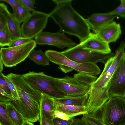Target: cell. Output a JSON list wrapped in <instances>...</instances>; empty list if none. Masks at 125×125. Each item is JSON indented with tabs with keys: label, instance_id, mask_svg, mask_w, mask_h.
Here are the masks:
<instances>
[{
	"label": "cell",
	"instance_id": "cell-10",
	"mask_svg": "<svg viewBox=\"0 0 125 125\" xmlns=\"http://www.w3.org/2000/svg\"><path fill=\"white\" fill-rule=\"evenodd\" d=\"M48 14L35 10L32 12L21 27L22 36L32 39L42 32L47 23Z\"/></svg>",
	"mask_w": 125,
	"mask_h": 125
},
{
	"label": "cell",
	"instance_id": "cell-39",
	"mask_svg": "<svg viewBox=\"0 0 125 125\" xmlns=\"http://www.w3.org/2000/svg\"><path fill=\"white\" fill-rule=\"evenodd\" d=\"M56 5L65 2L72 1V0H52Z\"/></svg>",
	"mask_w": 125,
	"mask_h": 125
},
{
	"label": "cell",
	"instance_id": "cell-8",
	"mask_svg": "<svg viewBox=\"0 0 125 125\" xmlns=\"http://www.w3.org/2000/svg\"><path fill=\"white\" fill-rule=\"evenodd\" d=\"M54 83L56 87L65 96L75 97L89 94L91 86L81 81L76 74L73 77L67 75L62 78H55Z\"/></svg>",
	"mask_w": 125,
	"mask_h": 125
},
{
	"label": "cell",
	"instance_id": "cell-44",
	"mask_svg": "<svg viewBox=\"0 0 125 125\" xmlns=\"http://www.w3.org/2000/svg\"></svg>",
	"mask_w": 125,
	"mask_h": 125
},
{
	"label": "cell",
	"instance_id": "cell-33",
	"mask_svg": "<svg viewBox=\"0 0 125 125\" xmlns=\"http://www.w3.org/2000/svg\"><path fill=\"white\" fill-rule=\"evenodd\" d=\"M54 125H71L73 121L72 118L70 120L66 121L58 118L54 117L53 120Z\"/></svg>",
	"mask_w": 125,
	"mask_h": 125
},
{
	"label": "cell",
	"instance_id": "cell-30",
	"mask_svg": "<svg viewBox=\"0 0 125 125\" xmlns=\"http://www.w3.org/2000/svg\"><path fill=\"white\" fill-rule=\"evenodd\" d=\"M3 75L2 72H0V88L9 94L11 95L10 91L7 83Z\"/></svg>",
	"mask_w": 125,
	"mask_h": 125
},
{
	"label": "cell",
	"instance_id": "cell-6",
	"mask_svg": "<svg viewBox=\"0 0 125 125\" xmlns=\"http://www.w3.org/2000/svg\"><path fill=\"white\" fill-rule=\"evenodd\" d=\"M61 53L69 59L80 63H90L96 64L101 62L104 64L114 54L93 51L83 48L79 43L68 48Z\"/></svg>",
	"mask_w": 125,
	"mask_h": 125
},
{
	"label": "cell",
	"instance_id": "cell-41",
	"mask_svg": "<svg viewBox=\"0 0 125 125\" xmlns=\"http://www.w3.org/2000/svg\"><path fill=\"white\" fill-rule=\"evenodd\" d=\"M0 72H2L3 69V64L1 60L0 59Z\"/></svg>",
	"mask_w": 125,
	"mask_h": 125
},
{
	"label": "cell",
	"instance_id": "cell-27",
	"mask_svg": "<svg viewBox=\"0 0 125 125\" xmlns=\"http://www.w3.org/2000/svg\"><path fill=\"white\" fill-rule=\"evenodd\" d=\"M119 5L112 11L107 13L108 14L115 15H119L125 18V0H120Z\"/></svg>",
	"mask_w": 125,
	"mask_h": 125
},
{
	"label": "cell",
	"instance_id": "cell-35",
	"mask_svg": "<svg viewBox=\"0 0 125 125\" xmlns=\"http://www.w3.org/2000/svg\"><path fill=\"white\" fill-rule=\"evenodd\" d=\"M53 119L47 118L40 115V125H54Z\"/></svg>",
	"mask_w": 125,
	"mask_h": 125
},
{
	"label": "cell",
	"instance_id": "cell-26",
	"mask_svg": "<svg viewBox=\"0 0 125 125\" xmlns=\"http://www.w3.org/2000/svg\"><path fill=\"white\" fill-rule=\"evenodd\" d=\"M81 118L87 125H106L100 119L93 117L87 115H83Z\"/></svg>",
	"mask_w": 125,
	"mask_h": 125
},
{
	"label": "cell",
	"instance_id": "cell-11",
	"mask_svg": "<svg viewBox=\"0 0 125 125\" xmlns=\"http://www.w3.org/2000/svg\"><path fill=\"white\" fill-rule=\"evenodd\" d=\"M107 93L109 99L115 97H123L125 95V60L124 57L110 81Z\"/></svg>",
	"mask_w": 125,
	"mask_h": 125
},
{
	"label": "cell",
	"instance_id": "cell-40",
	"mask_svg": "<svg viewBox=\"0 0 125 125\" xmlns=\"http://www.w3.org/2000/svg\"><path fill=\"white\" fill-rule=\"evenodd\" d=\"M32 123L25 120L22 125H34Z\"/></svg>",
	"mask_w": 125,
	"mask_h": 125
},
{
	"label": "cell",
	"instance_id": "cell-2",
	"mask_svg": "<svg viewBox=\"0 0 125 125\" xmlns=\"http://www.w3.org/2000/svg\"><path fill=\"white\" fill-rule=\"evenodd\" d=\"M72 1L56 5L48 14L58 25L60 31L77 37L81 42L92 32L86 19L73 9Z\"/></svg>",
	"mask_w": 125,
	"mask_h": 125
},
{
	"label": "cell",
	"instance_id": "cell-23",
	"mask_svg": "<svg viewBox=\"0 0 125 125\" xmlns=\"http://www.w3.org/2000/svg\"><path fill=\"white\" fill-rule=\"evenodd\" d=\"M9 103L0 102V125H14L5 111L6 105Z\"/></svg>",
	"mask_w": 125,
	"mask_h": 125
},
{
	"label": "cell",
	"instance_id": "cell-12",
	"mask_svg": "<svg viewBox=\"0 0 125 125\" xmlns=\"http://www.w3.org/2000/svg\"><path fill=\"white\" fill-rule=\"evenodd\" d=\"M36 44L39 45L53 46L61 49L73 47L76 43L68 38L63 32L53 33L42 31L35 37Z\"/></svg>",
	"mask_w": 125,
	"mask_h": 125
},
{
	"label": "cell",
	"instance_id": "cell-14",
	"mask_svg": "<svg viewBox=\"0 0 125 125\" xmlns=\"http://www.w3.org/2000/svg\"><path fill=\"white\" fill-rule=\"evenodd\" d=\"M80 44L83 48L88 50L106 53L111 52L109 44L102 40L94 32Z\"/></svg>",
	"mask_w": 125,
	"mask_h": 125
},
{
	"label": "cell",
	"instance_id": "cell-18",
	"mask_svg": "<svg viewBox=\"0 0 125 125\" xmlns=\"http://www.w3.org/2000/svg\"><path fill=\"white\" fill-rule=\"evenodd\" d=\"M54 103L55 110L63 112L71 118L87 114L86 106L78 107L60 104L54 101Z\"/></svg>",
	"mask_w": 125,
	"mask_h": 125
},
{
	"label": "cell",
	"instance_id": "cell-28",
	"mask_svg": "<svg viewBox=\"0 0 125 125\" xmlns=\"http://www.w3.org/2000/svg\"><path fill=\"white\" fill-rule=\"evenodd\" d=\"M32 40V39L22 36L12 40L8 47H11L21 45L26 43Z\"/></svg>",
	"mask_w": 125,
	"mask_h": 125
},
{
	"label": "cell",
	"instance_id": "cell-22",
	"mask_svg": "<svg viewBox=\"0 0 125 125\" xmlns=\"http://www.w3.org/2000/svg\"><path fill=\"white\" fill-rule=\"evenodd\" d=\"M31 11L22 4L13 13L15 18L21 24L30 16L31 14Z\"/></svg>",
	"mask_w": 125,
	"mask_h": 125
},
{
	"label": "cell",
	"instance_id": "cell-36",
	"mask_svg": "<svg viewBox=\"0 0 125 125\" xmlns=\"http://www.w3.org/2000/svg\"><path fill=\"white\" fill-rule=\"evenodd\" d=\"M114 59V56L109 58L105 64L104 69L101 73V75L104 74L106 73L111 67Z\"/></svg>",
	"mask_w": 125,
	"mask_h": 125
},
{
	"label": "cell",
	"instance_id": "cell-5",
	"mask_svg": "<svg viewBox=\"0 0 125 125\" xmlns=\"http://www.w3.org/2000/svg\"><path fill=\"white\" fill-rule=\"evenodd\" d=\"M24 80L34 89L55 98L65 96L55 86V78L47 75L43 72L30 71L22 75Z\"/></svg>",
	"mask_w": 125,
	"mask_h": 125
},
{
	"label": "cell",
	"instance_id": "cell-38",
	"mask_svg": "<svg viewBox=\"0 0 125 125\" xmlns=\"http://www.w3.org/2000/svg\"><path fill=\"white\" fill-rule=\"evenodd\" d=\"M0 95L4 97L11 99L13 100V98L11 95L9 94L0 88Z\"/></svg>",
	"mask_w": 125,
	"mask_h": 125
},
{
	"label": "cell",
	"instance_id": "cell-42",
	"mask_svg": "<svg viewBox=\"0 0 125 125\" xmlns=\"http://www.w3.org/2000/svg\"><path fill=\"white\" fill-rule=\"evenodd\" d=\"M124 59H125V53L124 55Z\"/></svg>",
	"mask_w": 125,
	"mask_h": 125
},
{
	"label": "cell",
	"instance_id": "cell-16",
	"mask_svg": "<svg viewBox=\"0 0 125 125\" xmlns=\"http://www.w3.org/2000/svg\"><path fill=\"white\" fill-rule=\"evenodd\" d=\"M55 111L53 98L42 93L40 115L47 118L53 119Z\"/></svg>",
	"mask_w": 125,
	"mask_h": 125
},
{
	"label": "cell",
	"instance_id": "cell-32",
	"mask_svg": "<svg viewBox=\"0 0 125 125\" xmlns=\"http://www.w3.org/2000/svg\"><path fill=\"white\" fill-rule=\"evenodd\" d=\"M23 5L31 11L35 10L34 9L35 0H21Z\"/></svg>",
	"mask_w": 125,
	"mask_h": 125
},
{
	"label": "cell",
	"instance_id": "cell-9",
	"mask_svg": "<svg viewBox=\"0 0 125 125\" xmlns=\"http://www.w3.org/2000/svg\"><path fill=\"white\" fill-rule=\"evenodd\" d=\"M125 43L122 42L116 50L112 64L108 71L104 74L100 75L92 85L89 95L93 96L106 90L110 81L121 61L125 52Z\"/></svg>",
	"mask_w": 125,
	"mask_h": 125
},
{
	"label": "cell",
	"instance_id": "cell-17",
	"mask_svg": "<svg viewBox=\"0 0 125 125\" xmlns=\"http://www.w3.org/2000/svg\"><path fill=\"white\" fill-rule=\"evenodd\" d=\"M7 27L12 40L22 36L20 23L15 18L13 13L7 10Z\"/></svg>",
	"mask_w": 125,
	"mask_h": 125
},
{
	"label": "cell",
	"instance_id": "cell-4",
	"mask_svg": "<svg viewBox=\"0 0 125 125\" xmlns=\"http://www.w3.org/2000/svg\"><path fill=\"white\" fill-rule=\"evenodd\" d=\"M99 118L106 125H125V99L115 97L104 104Z\"/></svg>",
	"mask_w": 125,
	"mask_h": 125
},
{
	"label": "cell",
	"instance_id": "cell-19",
	"mask_svg": "<svg viewBox=\"0 0 125 125\" xmlns=\"http://www.w3.org/2000/svg\"><path fill=\"white\" fill-rule=\"evenodd\" d=\"M89 94L83 96L71 97L65 96L62 98H53L55 102L58 104L78 107L86 106Z\"/></svg>",
	"mask_w": 125,
	"mask_h": 125
},
{
	"label": "cell",
	"instance_id": "cell-34",
	"mask_svg": "<svg viewBox=\"0 0 125 125\" xmlns=\"http://www.w3.org/2000/svg\"><path fill=\"white\" fill-rule=\"evenodd\" d=\"M54 117L59 118L66 121L70 120L72 118L63 112L56 110L54 114Z\"/></svg>",
	"mask_w": 125,
	"mask_h": 125
},
{
	"label": "cell",
	"instance_id": "cell-7",
	"mask_svg": "<svg viewBox=\"0 0 125 125\" xmlns=\"http://www.w3.org/2000/svg\"><path fill=\"white\" fill-rule=\"evenodd\" d=\"M35 41L32 40L24 44L15 47L1 48L0 50V59L4 66L12 67L24 61L31 51L36 47Z\"/></svg>",
	"mask_w": 125,
	"mask_h": 125
},
{
	"label": "cell",
	"instance_id": "cell-25",
	"mask_svg": "<svg viewBox=\"0 0 125 125\" xmlns=\"http://www.w3.org/2000/svg\"><path fill=\"white\" fill-rule=\"evenodd\" d=\"M7 6L3 3H0V30L6 28L7 25Z\"/></svg>",
	"mask_w": 125,
	"mask_h": 125
},
{
	"label": "cell",
	"instance_id": "cell-29",
	"mask_svg": "<svg viewBox=\"0 0 125 125\" xmlns=\"http://www.w3.org/2000/svg\"><path fill=\"white\" fill-rule=\"evenodd\" d=\"M3 76L7 83L10 91L11 95L13 98V101H15L18 100L19 97L14 84L7 76H5L3 75Z\"/></svg>",
	"mask_w": 125,
	"mask_h": 125
},
{
	"label": "cell",
	"instance_id": "cell-43",
	"mask_svg": "<svg viewBox=\"0 0 125 125\" xmlns=\"http://www.w3.org/2000/svg\"><path fill=\"white\" fill-rule=\"evenodd\" d=\"M125 99V95L123 97Z\"/></svg>",
	"mask_w": 125,
	"mask_h": 125
},
{
	"label": "cell",
	"instance_id": "cell-3",
	"mask_svg": "<svg viewBox=\"0 0 125 125\" xmlns=\"http://www.w3.org/2000/svg\"><path fill=\"white\" fill-rule=\"evenodd\" d=\"M45 54L50 61L59 65L58 68L65 73L74 70L93 76L100 73L101 70L96 64L78 63L69 59L61 52L51 50L46 51Z\"/></svg>",
	"mask_w": 125,
	"mask_h": 125
},
{
	"label": "cell",
	"instance_id": "cell-37",
	"mask_svg": "<svg viewBox=\"0 0 125 125\" xmlns=\"http://www.w3.org/2000/svg\"><path fill=\"white\" fill-rule=\"evenodd\" d=\"M73 121L71 125H87L84 122L81 118H72Z\"/></svg>",
	"mask_w": 125,
	"mask_h": 125
},
{
	"label": "cell",
	"instance_id": "cell-21",
	"mask_svg": "<svg viewBox=\"0 0 125 125\" xmlns=\"http://www.w3.org/2000/svg\"><path fill=\"white\" fill-rule=\"evenodd\" d=\"M28 57L38 65L45 66L49 65V59L41 49L38 51L33 49Z\"/></svg>",
	"mask_w": 125,
	"mask_h": 125
},
{
	"label": "cell",
	"instance_id": "cell-31",
	"mask_svg": "<svg viewBox=\"0 0 125 125\" xmlns=\"http://www.w3.org/2000/svg\"><path fill=\"white\" fill-rule=\"evenodd\" d=\"M0 1L6 2L9 4L12 8L13 13L22 4L21 0H0Z\"/></svg>",
	"mask_w": 125,
	"mask_h": 125
},
{
	"label": "cell",
	"instance_id": "cell-13",
	"mask_svg": "<svg viewBox=\"0 0 125 125\" xmlns=\"http://www.w3.org/2000/svg\"><path fill=\"white\" fill-rule=\"evenodd\" d=\"M102 40L109 44L115 42L122 33L119 23L113 21L100 27L94 32Z\"/></svg>",
	"mask_w": 125,
	"mask_h": 125
},
{
	"label": "cell",
	"instance_id": "cell-1",
	"mask_svg": "<svg viewBox=\"0 0 125 125\" xmlns=\"http://www.w3.org/2000/svg\"><path fill=\"white\" fill-rule=\"evenodd\" d=\"M7 76L14 86L19 98L12 104L25 120L39 121L42 93L33 89L22 75L10 73Z\"/></svg>",
	"mask_w": 125,
	"mask_h": 125
},
{
	"label": "cell",
	"instance_id": "cell-20",
	"mask_svg": "<svg viewBox=\"0 0 125 125\" xmlns=\"http://www.w3.org/2000/svg\"><path fill=\"white\" fill-rule=\"evenodd\" d=\"M5 111L14 125H22L25 120L11 102L7 105Z\"/></svg>",
	"mask_w": 125,
	"mask_h": 125
},
{
	"label": "cell",
	"instance_id": "cell-24",
	"mask_svg": "<svg viewBox=\"0 0 125 125\" xmlns=\"http://www.w3.org/2000/svg\"><path fill=\"white\" fill-rule=\"evenodd\" d=\"M12 40L10 34L7 27L0 30V45L1 47L8 46Z\"/></svg>",
	"mask_w": 125,
	"mask_h": 125
},
{
	"label": "cell",
	"instance_id": "cell-15",
	"mask_svg": "<svg viewBox=\"0 0 125 125\" xmlns=\"http://www.w3.org/2000/svg\"><path fill=\"white\" fill-rule=\"evenodd\" d=\"M117 16L109 14L107 13H96L92 14L86 20L90 29L94 32L100 27L113 21Z\"/></svg>",
	"mask_w": 125,
	"mask_h": 125
}]
</instances>
